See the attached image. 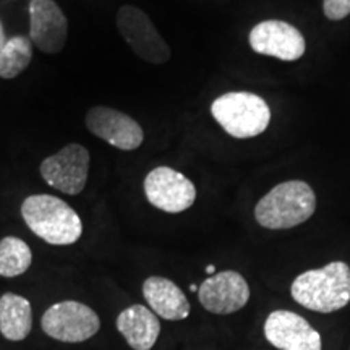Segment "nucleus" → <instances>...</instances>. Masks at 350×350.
I'll list each match as a JSON object with an SVG mask.
<instances>
[{"instance_id":"obj_3","label":"nucleus","mask_w":350,"mask_h":350,"mask_svg":"<svg viewBox=\"0 0 350 350\" xmlns=\"http://www.w3.org/2000/svg\"><path fill=\"white\" fill-rule=\"evenodd\" d=\"M21 216L33 234L51 245H72L83 234L80 216L57 196H28L21 204Z\"/></svg>"},{"instance_id":"obj_1","label":"nucleus","mask_w":350,"mask_h":350,"mask_svg":"<svg viewBox=\"0 0 350 350\" xmlns=\"http://www.w3.org/2000/svg\"><path fill=\"white\" fill-rule=\"evenodd\" d=\"M291 294L297 304L317 313H332L350 304V266L332 261L325 268L297 275Z\"/></svg>"},{"instance_id":"obj_13","label":"nucleus","mask_w":350,"mask_h":350,"mask_svg":"<svg viewBox=\"0 0 350 350\" xmlns=\"http://www.w3.org/2000/svg\"><path fill=\"white\" fill-rule=\"evenodd\" d=\"M68 36V21L54 0L29 2V39L44 54L64 51Z\"/></svg>"},{"instance_id":"obj_2","label":"nucleus","mask_w":350,"mask_h":350,"mask_svg":"<svg viewBox=\"0 0 350 350\" xmlns=\"http://www.w3.org/2000/svg\"><path fill=\"white\" fill-rule=\"evenodd\" d=\"M317 209V196L306 182L288 180L275 185L255 208L256 222L265 229H292L308 221Z\"/></svg>"},{"instance_id":"obj_9","label":"nucleus","mask_w":350,"mask_h":350,"mask_svg":"<svg viewBox=\"0 0 350 350\" xmlns=\"http://www.w3.org/2000/svg\"><path fill=\"white\" fill-rule=\"evenodd\" d=\"M250 47L256 54L275 57L284 62L299 60L306 51L304 34L294 25L281 20L258 23L248 36Z\"/></svg>"},{"instance_id":"obj_7","label":"nucleus","mask_w":350,"mask_h":350,"mask_svg":"<svg viewBox=\"0 0 350 350\" xmlns=\"http://www.w3.org/2000/svg\"><path fill=\"white\" fill-rule=\"evenodd\" d=\"M41 175L47 185L65 195H80L90 172V151L78 143L67 144L57 154L42 161Z\"/></svg>"},{"instance_id":"obj_8","label":"nucleus","mask_w":350,"mask_h":350,"mask_svg":"<svg viewBox=\"0 0 350 350\" xmlns=\"http://www.w3.org/2000/svg\"><path fill=\"white\" fill-rule=\"evenodd\" d=\"M144 195L154 208L177 214L193 206L196 188L183 174L161 165L152 169L144 178Z\"/></svg>"},{"instance_id":"obj_4","label":"nucleus","mask_w":350,"mask_h":350,"mask_svg":"<svg viewBox=\"0 0 350 350\" xmlns=\"http://www.w3.org/2000/svg\"><path fill=\"white\" fill-rule=\"evenodd\" d=\"M211 113L230 137L239 139L258 137L271 122L266 100L247 91H232L219 96L211 104Z\"/></svg>"},{"instance_id":"obj_12","label":"nucleus","mask_w":350,"mask_h":350,"mask_svg":"<svg viewBox=\"0 0 350 350\" xmlns=\"http://www.w3.org/2000/svg\"><path fill=\"white\" fill-rule=\"evenodd\" d=\"M265 338L279 350H321L319 332L300 314L275 310L265 321Z\"/></svg>"},{"instance_id":"obj_16","label":"nucleus","mask_w":350,"mask_h":350,"mask_svg":"<svg viewBox=\"0 0 350 350\" xmlns=\"http://www.w3.org/2000/svg\"><path fill=\"white\" fill-rule=\"evenodd\" d=\"M33 327V308L25 297L3 294L0 297V332L7 340L20 342L26 339Z\"/></svg>"},{"instance_id":"obj_5","label":"nucleus","mask_w":350,"mask_h":350,"mask_svg":"<svg viewBox=\"0 0 350 350\" xmlns=\"http://www.w3.org/2000/svg\"><path fill=\"white\" fill-rule=\"evenodd\" d=\"M41 326L52 339L78 344L98 334L100 319L93 308L81 301L64 300L46 310Z\"/></svg>"},{"instance_id":"obj_22","label":"nucleus","mask_w":350,"mask_h":350,"mask_svg":"<svg viewBox=\"0 0 350 350\" xmlns=\"http://www.w3.org/2000/svg\"><path fill=\"white\" fill-rule=\"evenodd\" d=\"M190 291H191V292H195V291H198V287H196V286H193V284H191V286H190Z\"/></svg>"},{"instance_id":"obj_20","label":"nucleus","mask_w":350,"mask_h":350,"mask_svg":"<svg viewBox=\"0 0 350 350\" xmlns=\"http://www.w3.org/2000/svg\"><path fill=\"white\" fill-rule=\"evenodd\" d=\"M7 42V36H5V31H3V26L0 23V52H2L3 46H5Z\"/></svg>"},{"instance_id":"obj_19","label":"nucleus","mask_w":350,"mask_h":350,"mask_svg":"<svg viewBox=\"0 0 350 350\" xmlns=\"http://www.w3.org/2000/svg\"><path fill=\"white\" fill-rule=\"evenodd\" d=\"M323 12L332 21L342 20L350 15V0H323Z\"/></svg>"},{"instance_id":"obj_21","label":"nucleus","mask_w":350,"mask_h":350,"mask_svg":"<svg viewBox=\"0 0 350 350\" xmlns=\"http://www.w3.org/2000/svg\"><path fill=\"white\" fill-rule=\"evenodd\" d=\"M214 271H216V268H214V265H209L208 268H206V273H208V274H211V275H213V274H216V273H214Z\"/></svg>"},{"instance_id":"obj_17","label":"nucleus","mask_w":350,"mask_h":350,"mask_svg":"<svg viewBox=\"0 0 350 350\" xmlns=\"http://www.w3.org/2000/svg\"><path fill=\"white\" fill-rule=\"evenodd\" d=\"M33 59V42L26 36H13L7 39L0 52V78L12 80L28 68Z\"/></svg>"},{"instance_id":"obj_6","label":"nucleus","mask_w":350,"mask_h":350,"mask_svg":"<svg viewBox=\"0 0 350 350\" xmlns=\"http://www.w3.org/2000/svg\"><path fill=\"white\" fill-rule=\"evenodd\" d=\"M117 28L131 51L144 62L163 65L169 62L170 49L157 33L150 16L142 8L124 5L117 12Z\"/></svg>"},{"instance_id":"obj_18","label":"nucleus","mask_w":350,"mask_h":350,"mask_svg":"<svg viewBox=\"0 0 350 350\" xmlns=\"http://www.w3.org/2000/svg\"><path fill=\"white\" fill-rule=\"evenodd\" d=\"M33 262V253L28 243L18 237L0 240V275L16 278L25 274Z\"/></svg>"},{"instance_id":"obj_11","label":"nucleus","mask_w":350,"mask_h":350,"mask_svg":"<svg viewBox=\"0 0 350 350\" xmlns=\"http://www.w3.org/2000/svg\"><path fill=\"white\" fill-rule=\"evenodd\" d=\"M198 299L204 310L214 314H230L242 310L250 300V287L237 271H221L198 287Z\"/></svg>"},{"instance_id":"obj_14","label":"nucleus","mask_w":350,"mask_h":350,"mask_svg":"<svg viewBox=\"0 0 350 350\" xmlns=\"http://www.w3.org/2000/svg\"><path fill=\"white\" fill-rule=\"evenodd\" d=\"M143 295L157 317L182 321L190 314V301L177 284L161 275H151L143 284Z\"/></svg>"},{"instance_id":"obj_15","label":"nucleus","mask_w":350,"mask_h":350,"mask_svg":"<svg viewBox=\"0 0 350 350\" xmlns=\"http://www.w3.org/2000/svg\"><path fill=\"white\" fill-rule=\"evenodd\" d=\"M117 329L133 350H151L161 334L157 314L144 305H131L117 317Z\"/></svg>"},{"instance_id":"obj_10","label":"nucleus","mask_w":350,"mask_h":350,"mask_svg":"<svg viewBox=\"0 0 350 350\" xmlns=\"http://www.w3.org/2000/svg\"><path fill=\"white\" fill-rule=\"evenodd\" d=\"M86 126L96 137L122 151L137 150L144 139L142 125L112 107H91L86 113Z\"/></svg>"}]
</instances>
